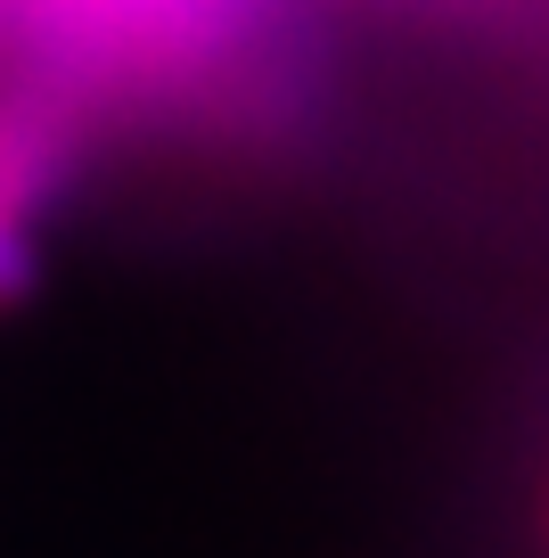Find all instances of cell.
I'll return each mask as SVG.
<instances>
[{"label": "cell", "instance_id": "cell-1", "mask_svg": "<svg viewBox=\"0 0 549 558\" xmlns=\"http://www.w3.org/2000/svg\"><path fill=\"white\" fill-rule=\"evenodd\" d=\"M34 222H17V214L0 206V304H17V296H34Z\"/></svg>", "mask_w": 549, "mask_h": 558}]
</instances>
